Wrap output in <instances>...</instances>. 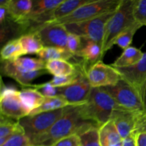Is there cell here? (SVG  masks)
<instances>
[{
  "mask_svg": "<svg viewBox=\"0 0 146 146\" xmlns=\"http://www.w3.org/2000/svg\"><path fill=\"white\" fill-rule=\"evenodd\" d=\"M92 124L95 123L83 119L78 106H70L66 108L64 115L48 131L31 140V145L52 146L66 137L74 134L78 135L84 128Z\"/></svg>",
  "mask_w": 146,
  "mask_h": 146,
  "instance_id": "1",
  "label": "cell"
},
{
  "mask_svg": "<svg viewBox=\"0 0 146 146\" xmlns=\"http://www.w3.org/2000/svg\"><path fill=\"white\" fill-rule=\"evenodd\" d=\"M78 107L83 119L96 124L99 128L110 121L114 110L120 109L102 88H92L88 101Z\"/></svg>",
  "mask_w": 146,
  "mask_h": 146,
  "instance_id": "2",
  "label": "cell"
},
{
  "mask_svg": "<svg viewBox=\"0 0 146 146\" xmlns=\"http://www.w3.org/2000/svg\"><path fill=\"white\" fill-rule=\"evenodd\" d=\"M134 4L135 0H121L120 6L108 21L103 42L104 56L112 48L118 36L136 22L133 16Z\"/></svg>",
  "mask_w": 146,
  "mask_h": 146,
  "instance_id": "3",
  "label": "cell"
},
{
  "mask_svg": "<svg viewBox=\"0 0 146 146\" xmlns=\"http://www.w3.org/2000/svg\"><path fill=\"white\" fill-rule=\"evenodd\" d=\"M121 0H91L64 18L47 23L67 25L83 22L108 12L116 11Z\"/></svg>",
  "mask_w": 146,
  "mask_h": 146,
  "instance_id": "4",
  "label": "cell"
},
{
  "mask_svg": "<svg viewBox=\"0 0 146 146\" xmlns=\"http://www.w3.org/2000/svg\"><path fill=\"white\" fill-rule=\"evenodd\" d=\"M115 11L106 13L88 21L65 26L69 33L76 34L84 40L94 41L103 46L107 24Z\"/></svg>",
  "mask_w": 146,
  "mask_h": 146,
  "instance_id": "5",
  "label": "cell"
},
{
  "mask_svg": "<svg viewBox=\"0 0 146 146\" xmlns=\"http://www.w3.org/2000/svg\"><path fill=\"white\" fill-rule=\"evenodd\" d=\"M102 88L112 97L120 109L143 113L141 94L124 80L121 79L115 86Z\"/></svg>",
  "mask_w": 146,
  "mask_h": 146,
  "instance_id": "6",
  "label": "cell"
},
{
  "mask_svg": "<svg viewBox=\"0 0 146 146\" xmlns=\"http://www.w3.org/2000/svg\"><path fill=\"white\" fill-rule=\"evenodd\" d=\"M66 108L35 115H29L18 121L30 141L45 133L64 115Z\"/></svg>",
  "mask_w": 146,
  "mask_h": 146,
  "instance_id": "7",
  "label": "cell"
},
{
  "mask_svg": "<svg viewBox=\"0 0 146 146\" xmlns=\"http://www.w3.org/2000/svg\"><path fill=\"white\" fill-rule=\"evenodd\" d=\"M0 111L1 115L17 121L29 115L20 98L19 91L14 87L7 86L4 84L1 89Z\"/></svg>",
  "mask_w": 146,
  "mask_h": 146,
  "instance_id": "8",
  "label": "cell"
},
{
  "mask_svg": "<svg viewBox=\"0 0 146 146\" xmlns=\"http://www.w3.org/2000/svg\"><path fill=\"white\" fill-rule=\"evenodd\" d=\"M29 32H35L39 37L44 47L66 48L69 32L65 25L46 23L32 27L29 30Z\"/></svg>",
  "mask_w": 146,
  "mask_h": 146,
  "instance_id": "9",
  "label": "cell"
},
{
  "mask_svg": "<svg viewBox=\"0 0 146 146\" xmlns=\"http://www.w3.org/2000/svg\"><path fill=\"white\" fill-rule=\"evenodd\" d=\"M86 76L92 88L113 86L122 79L116 68L102 61L91 66L87 70Z\"/></svg>",
  "mask_w": 146,
  "mask_h": 146,
  "instance_id": "10",
  "label": "cell"
},
{
  "mask_svg": "<svg viewBox=\"0 0 146 146\" xmlns=\"http://www.w3.org/2000/svg\"><path fill=\"white\" fill-rule=\"evenodd\" d=\"M58 88V96L65 98L71 106L84 104L88 101L92 87L84 73L76 82L66 87Z\"/></svg>",
  "mask_w": 146,
  "mask_h": 146,
  "instance_id": "11",
  "label": "cell"
},
{
  "mask_svg": "<svg viewBox=\"0 0 146 146\" xmlns=\"http://www.w3.org/2000/svg\"><path fill=\"white\" fill-rule=\"evenodd\" d=\"M123 80L132 86L141 94L146 82V52L141 61L134 65L123 68H115Z\"/></svg>",
  "mask_w": 146,
  "mask_h": 146,
  "instance_id": "12",
  "label": "cell"
},
{
  "mask_svg": "<svg viewBox=\"0 0 146 146\" xmlns=\"http://www.w3.org/2000/svg\"><path fill=\"white\" fill-rule=\"evenodd\" d=\"M141 113L133 112L124 109H115L111 119L113 121L123 140L135 133L137 121Z\"/></svg>",
  "mask_w": 146,
  "mask_h": 146,
  "instance_id": "13",
  "label": "cell"
},
{
  "mask_svg": "<svg viewBox=\"0 0 146 146\" xmlns=\"http://www.w3.org/2000/svg\"><path fill=\"white\" fill-rule=\"evenodd\" d=\"M1 72L3 76L13 78L23 86H32L31 82L41 76L48 74L46 70L25 72L17 67L11 61H2Z\"/></svg>",
  "mask_w": 146,
  "mask_h": 146,
  "instance_id": "14",
  "label": "cell"
},
{
  "mask_svg": "<svg viewBox=\"0 0 146 146\" xmlns=\"http://www.w3.org/2000/svg\"><path fill=\"white\" fill-rule=\"evenodd\" d=\"M32 6L33 1L31 0H7L5 7L9 18L21 26L31 12Z\"/></svg>",
  "mask_w": 146,
  "mask_h": 146,
  "instance_id": "15",
  "label": "cell"
},
{
  "mask_svg": "<svg viewBox=\"0 0 146 146\" xmlns=\"http://www.w3.org/2000/svg\"><path fill=\"white\" fill-rule=\"evenodd\" d=\"M85 41L86 42L84 43L82 48L76 56L81 57L86 64H89L91 66L101 61L104 58L102 46L94 41L87 40Z\"/></svg>",
  "mask_w": 146,
  "mask_h": 146,
  "instance_id": "16",
  "label": "cell"
},
{
  "mask_svg": "<svg viewBox=\"0 0 146 146\" xmlns=\"http://www.w3.org/2000/svg\"><path fill=\"white\" fill-rule=\"evenodd\" d=\"M20 98L29 115L44 102L45 97L36 88H24L19 91Z\"/></svg>",
  "mask_w": 146,
  "mask_h": 146,
  "instance_id": "17",
  "label": "cell"
},
{
  "mask_svg": "<svg viewBox=\"0 0 146 146\" xmlns=\"http://www.w3.org/2000/svg\"><path fill=\"white\" fill-rule=\"evenodd\" d=\"M99 133L101 146H111L123 141L112 120H110L99 128Z\"/></svg>",
  "mask_w": 146,
  "mask_h": 146,
  "instance_id": "18",
  "label": "cell"
},
{
  "mask_svg": "<svg viewBox=\"0 0 146 146\" xmlns=\"http://www.w3.org/2000/svg\"><path fill=\"white\" fill-rule=\"evenodd\" d=\"M144 53L141 49L130 46L125 49L121 56L111 64L114 68H123L131 66L139 62L143 58Z\"/></svg>",
  "mask_w": 146,
  "mask_h": 146,
  "instance_id": "19",
  "label": "cell"
},
{
  "mask_svg": "<svg viewBox=\"0 0 146 146\" xmlns=\"http://www.w3.org/2000/svg\"><path fill=\"white\" fill-rule=\"evenodd\" d=\"M46 70L54 76H64L74 74L77 67L66 60H55L46 63Z\"/></svg>",
  "mask_w": 146,
  "mask_h": 146,
  "instance_id": "20",
  "label": "cell"
},
{
  "mask_svg": "<svg viewBox=\"0 0 146 146\" xmlns=\"http://www.w3.org/2000/svg\"><path fill=\"white\" fill-rule=\"evenodd\" d=\"M90 1L91 0H64L63 2L52 11L51 20L50 21L60 19L70 15L77 9Z\"/></svg>",
  "mask_w": 146,
  "mask_h": 146,
  "instance_id": "21",
  "label": "cell"
},
{
  "mask_svg": "<svg viewBox=\"0 0 146 146\" xmlns=\"http://www.w3.org/2000/svg\"><path fill=\"white\" fill-rule=\"evenodd\" d=\"M25 54H38L44 48L42 42L35 32H29L19 38Z\"/></svg>",
  "mask_w": 146,
  "mask_h": 146,
  "instance_id": "22",
  "label": "cell"
},
{
  "mask_svg": "<svg viewBox=\"0 0 146 146\" xmlns=\"http://www.w3.org/2000/svg\"><path fill=\"white\" fill-rule=\"evenodd\" d=\"M39 58L46 63L55 60H68L74 56L67 48L58 47H44L37 54Z\"/></svg>",
  "mask_w": 146,
  "mask_h": 146,
  "instance_id": "23",
  "label": "cell"
},
{
  "mask_svg": "<svg viewBox=\"0 0 146 146\" xmlns=\"http://www.w3.org/2000/svg\"><path fill=\"white\" fill-rule=\"evenodd\" d=\"M99 127L92 124L84 128L78 134L81 146H101Z\"/></svg>",
  "mask_w": 146,
  "mask_h": 146,
  "instance_id": "24",
  "label": "cell"
},
{
  "mask_svg": "<svg viewBox=\"0 0 146 146\" xmlns=\"http://www.w3.org/2000/svg\"><path fill=\"white\" fill-rule=\"evenodd\" d=\"M70 106L71 104L65 98L60 96L51 98H45L43 104L38 108L33 111L29 115H35L41 113L56 111L61 108H66Z\"/></svg>",
  "mask_w": 146,
  "mask_h": 146,
  "instance_id": "25",
  "label": "cell"
},
{
  "mask_svg": "<svg viewBox=\"0 0 146 146\" xmlns=\"http://www.w3.org/2000/svg\"><path fill=\"white\" fill-rule=\"evenodd\" d=\"M24 55L19 38L9 41L1 50V58L2 61H15Z\"/></svg>",
  "mask_w": 146,
  "mask_h": 146,
  "instance_id": "26",
  "label": "cell"
},
{
  "mask_svg": "<svg viewBox=\"0 0 146 146\" xmlns=\"http://www.w3.org/2000/svg\"><path fill=\"white\" fill-rule=\"evenodd\" d=\"M17 67L25 72H33L46 70V62L41 58L21 57L12 61Z\"/></svg>",
  "mask_w": 146,
  "mask_h": 146,
  "instance_id": "27",
  "label": "cell"
},
{
  "mask_svg": "<svg viewBox=\"0 0 146 146\" xmlns=\"http://www.w3.org/2000/svg\"><path fill=\"white\" fill-rule=\"evenodd\" d=\"M22 129L19 122H14L11 118L1 115L0 120V146L2 145L13 134Z\"/></svg>",
  "mask_w": 146,
  "mask_h": 146,
  "instance_id": "28",
  "label": "cell"
},
{
  "mask_svg": "<svg viewBox=\"0 0 146 146\" xmlns=\"http://www.w3.org/2000/svg\"><path fill=\"white\" fill-rule=\"evenodd\" d=\"M141 27L142 26L141 24H138V22H135V24L124 30L118 36V37L115 38V41H114L113 45H117L123 50L128 48V47L131 46V44H132L135 32Z\"/></svg>",
  "mask_w": 146,
  "mask_h": 146,
  "instance_id": "29",
  "label": "cell"
},
{
  "mask_svg": "<svg viewBox=\"0 0 146 146\" xmlns=\"http://www.w3.org/2000/svg\"><path fill=\"white\" fill-rule=\"evenodd\" d=\"M1 146H32L29 138L26 135L24 130L21 129L13 134Z\"/></svg>",
  "mask_w": 146,
  "mask_h": 146,
  "instance_id": "30",
  "label": "cell"
},
{
  "mask_svg": "<svg viewBox=\"0 0 146 146\" xmlns=\"http://www.w3.org/2000/svg\"><path fill=\"white\" fill-rule=\"evenodd\" d=\"M133 16L136 22L146 26V0H135Z\"/></svg>",
  "mask_w": 146,
  "mask_h": 146,
  "instance_id": "31",
  "label": "cell"
},
{
  "mask_svg": "<svg viewBox=\"0 0 146 146\" xmlns=\"http://www.w3.org/2000/svg\"><path fill=\"white\" fill-rule=\"evenodd\" d=\"M84 43L83 38L76 34L69 33L66 43V48L74 56H76L78 53L82 48Z\"/></svg>",
  "mask_w": 146,
  "mask_h": 146,
  "instance_id": "32",
  "label": "cell"
},
{
  "mask_svg": "<svg viewBox=\"0 0 146 146\" xmlns=\"http://www.w3.org/2000/svg\"><path fill=\"white\" fill-rule=\"evenodd\" d=\"M32 86L38 90L45 98H51L58 96V88L53 86L49 82L33 85Z\"/></svg>",
  "mask_w": 146,
  "mask_h": 146,
  "instance_id": "33",
  "label": "cell"
},
{
  "mask_svg": "<svg viewBox=\"0 0 146 146\" xmlns=\"http://www.w3.org/2000/svg\"><path fill=\"white\" fill-rule=\"evenodd\" d=\"M52 146H81V143L78 135L74 134L60 140Z\"/></svg>",
  "mask_w": 146,
  "mask_h": 146,
  "instance_id": "34",
  "label": "cell"
},
{
  "mask_svg": "<svg viewBox=\"0 0 146 146\" xmlns=\"http://www.w3.org/2000/svg\"><path fill=\"white\" fill-rule=\"evenodd\" d=\"M139 133H146V113H140L137 121L134 133L137 134Z\"/></svg>",
  "mask_w": 146,
  "mask_h": 146,
  "instance_id": "35",
  "label": "cell"
},
{
  "mask_svg": "<svg viewBox=\"0 0 146 146\" xmlns=\"http://www.w3.org/2000/svg\"><path fill=\"white\" fill-rule=\"evenodd\" d=\"M122 146H137L136 134L133 133L122 141Z\"/></svg>",
  "mask_w": 146,
  "mask_h": 146,
  "instance_id": "36",
  "label": "cell"
},
{
  "mask_svg": "<svg viewBox=\"0 0 146 146\" xmlns=\"http://www.w3.org/2000/svg\"><path fill=\"white\" fill-rule=\"evenodd\" d=\"M137 146H146V133L136 134Z\"/></svg>",
  "mask_w": 146,
  "mask_h": 146,
  "instance_id": "37",
  "label": "cell"
},
{
  "mask_svg": "<svg viewBox=\"0 0 146 146\" xmlns=\"http://www.w3.org/2000/svg\"><path fill=\"white\" fill-rule=\"evenodd\" d=\"M8 15L7 8L5 7H0V22L1 25H3L4 21H6L7 16Z\"/></svg>",
  "mask_w": 146,
  "mask_h": 146,
  "instance_id": "38",
  "label": "cell"
},
{
  "mask_svg": "<svg viewBox=\"0 0 146 146\" xmlns=\"http://www.w3.org/2000/svg\"><path fill=\"white\" fill-rule=\"evenodd\" d=\"M141 99H142L143 107V113H146V82L141 91Z\"/></svg>",
  "mask_w": 146,
  "mask_h": 146,
  "instance_id": "39",
  "label": "cell"
},
{
  "mask_svg": "<svg viewBox=\"0 0 146 146\" xmlns=\"http://www.w3.org/2000/svg\"><path fill=\"white\" fill-rule=\"evenodd\" d=\"M111 146H122V142L119 143L115 144V145H111Z\"/></svg>",
  "mask_w": 146,
  "mask_h": 146,
  "instance_id": "40",
  "label": "cell"
}]
</instances>
